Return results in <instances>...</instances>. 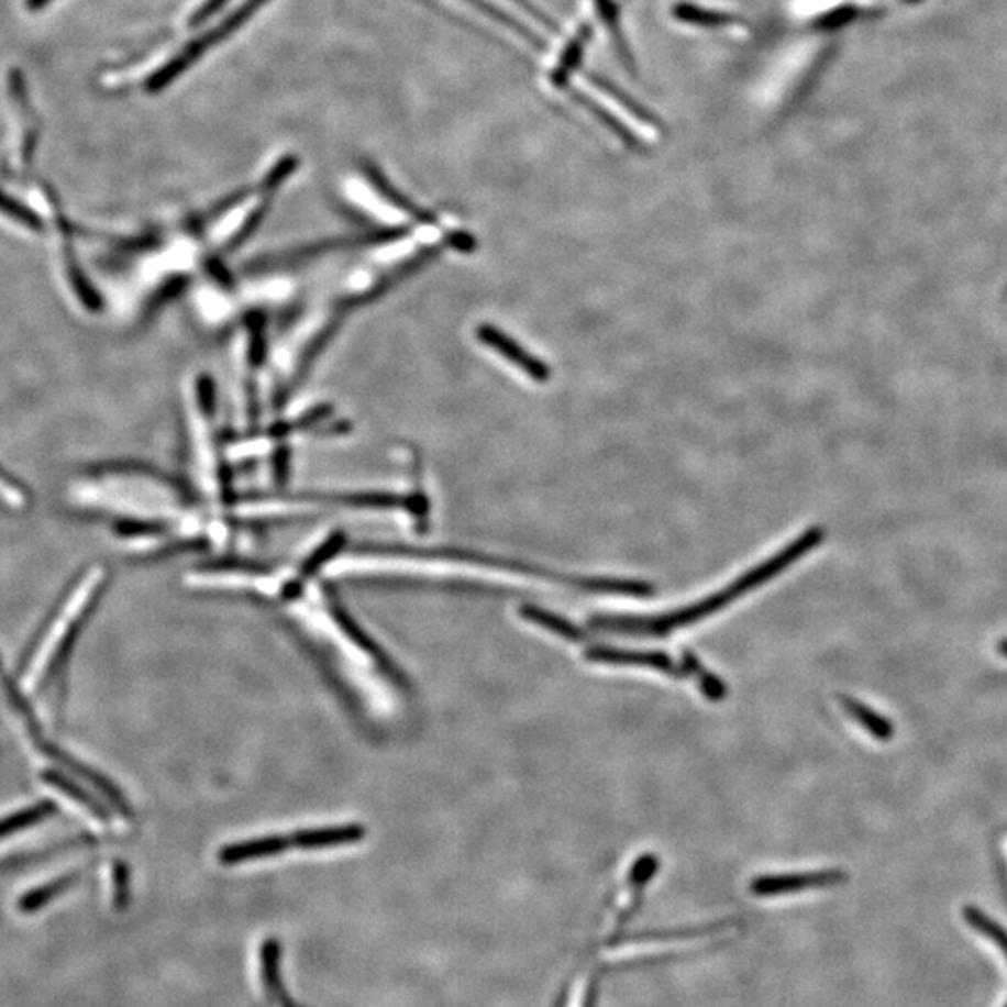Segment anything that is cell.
<instances>
[{
  "label": "cell",
  "mask_w": 1007,
  "mask_h": 1007,
  "mask_svg": "<svg viewBox=\"0 0 1007 1007\" xmlns=\"http://www.w3.org/2000/svg\"><path fill=\"white\" fill-rule=\"evenodd\" d=\"M825 540V530L821 527H811L799 538L782 549L771 558L763 560L733 583L728 584L722 590L715 591L701 601L693 602L687 607L670 610L664 615L629 616V615H596L590 618L591 629L602 633L623 634V637H650V639H664L679 629L698 623L711 618L722 608L730 607L733 602L743 599L750 591L762 588L763 584L787 572L795 562L805 558L806 554L819 547Z\"/></svg>",
  "instance_id": "cell-1"
},
{
  "label": "cell",
  "mask_w": 1007,
  "mask_h": 1007,
  "mask_svg": "<svg viewBox=\"0 0 1007 1007\" xmlns=\"http://www.w3.org/2000/svg\"><path fill=\"white\" fill-rule=\"evenodd\" d=\"M45 213L44 232L49 234L51 259L55 265L56 278L75 307L85 312H99L101 297L93 288L90 278L80 264L77 246H75L74 226L69 224L66 215L62 213L60 206L49 192H44Z\"/></svg>",
  "instance_id": "cell-2"
},
{
  "label": "cell",
  "mask_w": 1007,
  "mask_h": 1007,
  "mask_svg": "<svg viewBox=\"0 0 1007 1007\" xmlns=\"http://www.w3.org/2000/svg\"><path fill=\"white\" fill-rule=\"evenodd\" d=\"M267 2H269V0H246L245 4L237 8L232 15H228V18L222 21L221 25L211 29V32H208V34L197 37V40L187 45L179 55L174 56L173 60L165 64L159 71H155V74L150 77L148 82H146L148 92H161L163 88L168 87L170 82L178 79L179 75L184 74L185 69L191 68L192 64H195L200 56L206 55L213 45L219 44L222 40H226L230 34H234L243 23H246V21L252 18V13L259 10V8L267 4Z\"/></svg>",
  "instance_id": "cell-3"
},
{
  "label": "cell",
  "mask_w": 1007,
  "mask_h": 1007,
  "mask_svg": "<svg viewBox=\"0 0 1007 1007\" xmlns=\"http://www.w3.org/2000/svg\"><path fill=\"white\" fill-rule=\"evenodd\" d=\"M588 663L607 664V666H634V668L657 670L664 676L674 679H688L687 670L682 661L676 663L664 652H645V650H626L615 645H590L584 650Z\"/></svg>",
  "instance_id": "cell-4"
},
{
  "label": "cell",
  "mask_w": 1007,
  "mask_h": 1007,
  "mask_svg": "<svg viewBox=\"0 0 1007 1007\" xmlns=\"http://www.w3.org/2000/svg\"><path fill=\"white\" fill-rule=\"evenodd\" d=\"M848 875L842 870H821V872L778 873L755 877L750 892L757 897H776L795 894V892L830 888L845 883Z\"/></svg>",
  "instance_id": "cell-5"
},
{
  "label": "cell",
  "mask_w": 1007,
  "mask_h": 1007,
  "mask_svg": "<svg viewBox=\"0 0 1007 1007\" xmlns=\"http://www.w3.org/2000/svg\"><path fill=\"white\" fill-rule=\"evenodd\" d=\"M476 336H478L482 344L487 345L489 350L503 356L508 363L521 369L522 374L530 377L532 381H551V377H553V369H551V366H549L547 363H543L534 353L524 350L517 340L511 339V336H508L506 332L500 331L497 327L489 325V323H482V325H478Z\"/></svg>",
  "instance_id": "cell-6"
},
{
  "label": "cell",
  "mask_w": 1007,
  "mask_h": 1007,
  "mask_svg": "<svg viewBox=\"0 0 1007 1007\" xmlns=\"http://www.w3.org/2000/svg\"><path fill=\"white\" fill-rule=\"evenodd\" d=\"M289 848H294L291 836H288V838L286 836H267V838H258V840H246V842L226 845L219 853V860L226 866H235L241 862L277 856V854L286 853Z\"/></svg>",
  "instance_id": "cell-7"
},
{
  "label": "cell",
  "mask_w": 1007,
  "mask_h": 1007,
  "mask_svg": "<svg viewBox=\"0 0 1007 1007\" xmlns=\"http://www.w3.org/2000/svg\"><path fill=\"white\" fill-rule=\"evenodd\" d=\"M363 838V827H358V825H344V827H323V829L301 830V832L291 834V843H294V848L299 849H323L361 842Z\"/></svg>",
  "instance_id": "cell-8"
},
{
  "label": "cell",
  "mask_w": 1007,
  "mask_h": 1007,
  "mask_svg": "<svg viewBox=\"0 0 1007 1007\" xmlns=\"http://www.w3.org/2000/svg\"><path fill=\"white\" fill-rule=\"evenodd\" d=\"M519 616H521L522 620L530 621V623L545 629L549 633L556 634L565 642H572V644H584L586 642V633L580 627L575 626L573 621L567 620L564 616L554 615L547 608L535 607V605H521Z\"/></svg>",
  "instance_id": "cell-9"
},
{
  "label": "cell",
  "mask_w": 1007,
  "mask_h": 1007,
  "mask_svg": "<svg viewBox=\"0 0 1007 1007\" xmlns=\"http://www.w3.org/2000/svg\"><path fill=\"white\" fill-rule=\"evenodd\" d=\"M44 752L45 754L51 755V757H55L56 762L64 763L66 767L71 768L75 774L82 776V778L90 782L92 786L98 787L99 792L103 793L107 799L112 800V805L117 806L118 810L130 811V805L125 803L122 793L118 792L117 786L107 781V778H103L101 774L96 773L93 768L87 767V765H82V763L77 762V760H74L71 755H68L66 752H62V750L56 749L55 744L44 743Z\"/></svg>",
  "instance_id": "cell-10"
},
{
  "label": "cell",
  "mask_w": 1007,
  "mask_h": 1007,
  "mask_svg": "<svg viewBox=\"0 0 1007 1007\" xmlns=\"http://www.w3.org/2000/svg\"><path fill=\"white\" fill-rule=\"evenodd\" d=\"M840 704L843 709L851 715V719L856 720L864 730L877 739V741H892L894 739V724L885 717H881L877 711L864 706L862 701L854 700L851 696H840Z\"/></svg>",
  "instance_id": "cell-11"
},
{
  "label": "cell",
  "mask_w": 1007,
  "mask_h": 1007,
  "mask_svg": "<svg viewBox=\"0 0 1007 1007\" xmlns=\"http://www.w3.org/2000/svg\"><path fill=\"white\" fill-rule=\"evenodd\" d=\"M682 663L685 670H687L688 679L696 682V685H698V688L701 690V695L706 696L707 700H724L726 696H728L726 683L722 682L717 674H712L711 670H707L706 666L701 664L700 659L696 657L695 653H683Z\"/></svg>",
  "instance_id": "cell-12"
},
{
  "label": "cell",
  "mask_w": 1007,
  "mask_h": 1007,
  "mask_svg": "<svg viewBox=\"0 0 1007 1007\" xmlns=\"http://www.w3.org/2000/svg\"><path fill=\"white\" fill-rule=\"evenodd\" d=\"M77 881H79V873H71V875H64V877L51 881L47 885L37 886L34 890L26 892L25 896L19 899V910L25 912V915H32V912L44 909L45 905H49L53 899L69 890Z\"/></svg>",
  "instance_id": "cell-13"
},
{
  "label": "cell",
  "mask_w": 1007,
  "mask_h": 1007,
  "mask_svg": "<svg viewBox=\"0 0 1007 1007\" xmlns=\"http://www.w3.org/2000/svg\"><path fill=\"white\" fill-rule=\"evenodd\" d=\"M0 217L13 222L21 230L31 232V234L44 232V219H42V215L25 206V203H21L15 198L10 197L2 189H0Z\"/></svg>",
  "instance_id": "cell-14"
},
{
  "label": "cell",
  "mask_w": 1007,
  "mask_h": 1007,
  "mask_svg": "<svg viewBox=\"0 0 1007 1007\" xmlns=\"http://www.w3.org/2000/svg\"><path fill=\"white\" fill-rule=\"evenodd\" d=\"M55 811L56 806L51 800H42V803H36V805H32L26 810H19L12 816L0 819V840L15 834L19 830L31 829L34 825L42 823L47 817L53 816Z\"/></svg>",
  "instance_id": "cell-15"
},
{
  "label": "cell",
  "mask_w": 1007,
  "mask_h": 1007,
  "mask_svg": "<svg viewBox=\"0 0 1007 1007\" xmlns=\"http://www.w3.org/2000/svg\"><path fill=\"white\" fill-rule=\"evenodd\" d=\"M964 920L971 926L974 931L982 933L983 937L1000 948V952L1004 953V958L1007 959V931L1002 928L998 921L993 920L991 916L985 915L982 909H977L974 905H969L964 907L963 910Z\"/></svg>",
  "instance_id": "cell-16"
},
{
  "label": "cell",
  "mask_w": 1007,
  "mask_h": 1007,
  "mask_svg": "<svg viewBox=\"0 0 1007 1007\" xmlns=\"http://www.w3.org/2000/svg\"><path fill=\"white\" fill-rule=\"evenodd\" d=\"M0 502L13 510H23L31 502L25 484H21L8 468L0 465Z\"/></svg>",
  "instance_id": "cell-17"
},
{
  "label": "cell",
  "mask_w": 1007,
  "mask_h": 1007,
  "mask_svg": "<svg viewBox=\"0 0 1007 1007\" xmlns=\"http://www.w3.org/2000/svg\"><path fill=\"white\" fill-rule=\"evenodd\" d=\"M44 781L47 782L49 786H55L56 789H60L64 795H68L71 799L77 800L79 805L92 811L93 816L104 817L103 808H99V806L96 805V800H93L90 795L82 792L75 782L69 781L68 776H62V774L56 773V771H45Z\"/></svg>",
  "instance_id": "cell-18"
},
{
  "label": "cell",
  "mask_w": 1007,
  "mask_h": 1007,
  "mask_svg": "<svg viewBox=\"0 0 1007 1007\" xmlns=\"http://www.w3.org/2000/svg\"><path fill=\"white\" fill-rule=\"evenodd\" d=\"M332 615H334V620L339 621V626L344 629L345 634L350 637L351 642H355L363 652L374 655L379 663H385L381 657H379V650L372 644V640L366 637V634L358 629L355 621L351 620L350 616L345 615L344 610L340 607H332ZM387 664V663H385Z\"/></svg>",
  "instance_id": "cell-19"
},
{
  "label": "cell",
  "mask_w": 1007,
  "mask_h": 1007,
  "mask_svg": "<svg viewBox=\"0 0 1007 1007\" xmlns=\"http://www.w3.org/2000/svg\"><path fill=\"white\" fill-rule=\"evenodd\" d=\"M848 2L849 0H795L793 10L797 13V18H823L845 7Z\"/></svg>",
  "instance_id": "cell-20"
},
{
  "label": "cell",
  "mask_w": 1007,
  "mask_h": 1007,
  "mask_svg": "<svg viewBox=\"0 0 1007 1007\" xmlns=\"http://www.w3.org/2000/svg\"><path fill=\"white\" fill-rule=\"evenodd\" d=\"M657 870V856H655V854H642V856L634 862L631 872H629V886L637 892H642V888L652 881Z\"/></svg>",
  "instance_id": "cell-21"
},
{
  "label": "cell",
  "mask_w": 1007,
  "mask_h": 1007,
  "mask_svg": "<svg viewBox=\"0 0 1007 1007\" xmlns=\"http://www.w3.org/2000/svg\"><path fill=\"white\" fill-rule=\"evenodd\" d=\"M342 543H344V535H332L331 540L327 541L323 547L318 549V551L305 562L301 569L302 577H312L313 573L318 572L321 565L325 564L327 560L332 558L334 554L339 553Z\"/></svg>",
  "instance_id": "cell-22"
},
{
  "label": "cell",
  "mask_w": 1007,
  "mask_h": 1007,
  "mask_svg": "<svg viewBox=\"0 0 1007 1007\" xmlns=\"http://www.w3.org/2000/svg\"><path fill=\"white\" fill-rule=\"evenodd\" d=\"M112 878H114V907L118 910L125 909L130 905L131 888L130 870L123 862H118Z\"/></svg>",
  "instance_id": "cell-23"
},
{
  "label": "cell",
  "mask_w": 1007,
  "mask_h": 1007,
  "mask_svg": "<svg viewBox=\"0 0 1007 1007\" xmlns=\"http://www.w3.org/2000/svg\"><path fill=\"white\" fill-rule=\"evenodd\" d=\"M228 2H230V0H208V2L203 4V7L198 8L197 12L192 13V18H191V21H189V25L191 26L203 25V23H206V21H209V19L213 18V15H215L217 12H221L222 8L226 7Z\"/></svg>",
  "instance_id": "cell-24"
},
{
  "label": "cell",
  "mask_w": 1007,
  "mask_h": 1007,
  "mask_svg": "<svg viewBox=\"0 0 1007 1007\" xmlns=\"http://www.w3.org/2000/svg\"><path fill=\"white\" fill-rule=\"evenodd\" d=\"M47 2H49V0H29V8H31V10H40V8H44Z\"/></svg>",
  "instance_id": "cell-25"
},
{
  "label": "cell",
  "mask_w": 1007,
  "mask_h": 1007,
  "mask_svg": "<svg viewBox=\"0 0 1007 1007\" xmlns=\"http://www.w3.org/2000/svg\"><path fill=\"white\" fill-rule=\"evenodd\" d=\"M277 1004L280 1007H297L296 1004H294V1002L289 1000L288 993H286V995H284L283 998H280V1000L277 1002Z\"/></svg>",
  "instance_id": "cell-26"
},
{
  "label": "cell",
  "mask_w": 1007,
  "mask_h": 1007,
  "mask_svg": "<svg viewBox=\"0 0 1007 1007\" xmlns=\"http://www.w3.org/2000/svg\"><path fill=\"white\" fill-rule=\"evenodd\" d=\"M998 652H1000L1004 657H1007V639L1000 640V644H998Z\"/></svg>",
  "instance_id": "cell-27"
},
{
  "label": "cell",
  "mask_w": 1007,
  "mask_h": 1007,
  "mask_svg": "<svg viewBox=\"0 0 1007 1007\" xmlns=\"http://www.w3.org/2000/svg\"><path fill=\"white\" fill-rule=\"evenodd\" d=\"M1004 1007H1007V1004H1006V1006H1004Z\"/></svg>",
  "instance_id": "cell-28"
}]
</instances>
